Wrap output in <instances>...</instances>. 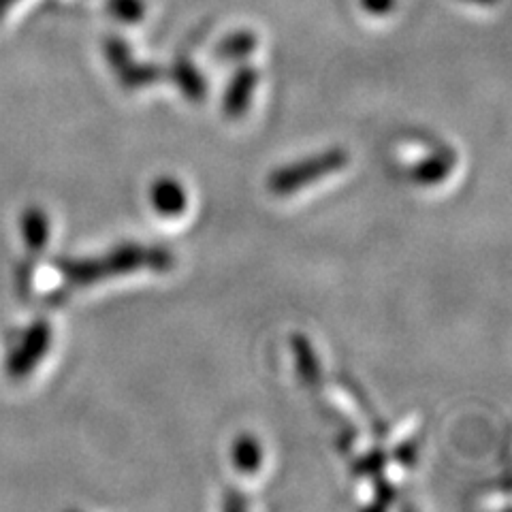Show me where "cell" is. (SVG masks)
Wrapping results in <instances>:
<instances>
[{"mask_svg":"<svg viewBox=\"0 0 512 512\" xmlns=\"http://www.w3.org/2000/svg\"><path fill=\"white\" fill-rule=\"evenodd\" d=\"M62 278L69 284L82 286L94 284L99 280L111 276H124L131 274L135 269H169L173 267V254L163 248H143V246H122L114 252H109L103 259H86V261H73V259H60L56 261Z\"/></svg>","mask_w":512,"mask_h":512,"instance_id":"6da1fadb","label":"cell"},{"mask_svg":"<svg viewBox=\"0 0 512 512\" xmlns=\"http://www.w3.org/2000/svg\"><path fill=\"white\" fill-rule=\"evenodd\" d=\"M346 163H348V154L344 150H331V152H325L323 156L299 160V163L288 165L271 175L269 190L276 192V195H291V192L299 190L301 186L312 184L320 178H325V175L346 167Z\"/></svg>","mask_w":512,"mask_h":512,"instance_id":"7a4b0ae2","label":"cell"},{"mask_svg":"<svg viewBox=\"0 0 512 512\" xmlns=\"http://www.w3.org/2000/svg\"><path fill=\"white\" fill-rule=\"evenodd\" d=\"M52 346V327L47 320L32 323L15 344L7 357V374L13 380H24L37 370L47 350Z\"/></svg>","mask_w":512,"mask_h":512,"instance_id":"3957f363","label":"cell"},{"mask_svg":"<svg viewBox=\"0 0 512 512\" xmlns=\"http://www.w3.org/2000/svg\"><path fill=\"white\" fill-rule=\"evenodd\" d=\"M107 58L126 88H141L143 84L156 82L160 77V71L156 67H139V64L135 67L131 50H128V45L122 39L107 41Z\"/></svg>","mask_w":512,"mask_h":512,"instance_id":"277c9868","label":"cell"},{"mask_svg":"<svg viewBox=\"0 0 512 512\" xmlns=\"http://www.w3.org/2000/svg\"><path fill=\"white\" fill-rule=\"evenodd\" d=\"M150 201L160 216L173 218L186 212L188 195L184 186L175 178H160L150 188Z\"/></svg>","mask_w":512,"mask_h":512,"instance_id":"5b68a950","label":"cell"},{"mask_svg":"<svg viewBox=\"0 0 512 512\" xmlns=\"http://www.w3.org/2000/svg\"><path fill=\"white\" fill-rule=\"evenodd\" d=\"M256 82H259V73L250 67H244L233 77L227 96H224V111H227V116L237 118L246 114Z\"/></svg>","mask_w":512,"mask_h":512,"instance_id":"8992f818","label":"cell"},{"mask_svg":"<svg viewBox=\"0 0 512 512\" xmlns=\"http://www.w3.org/2000/svg\"><path fill=\"white\" fill-rule=\"evenodd\" d=\"M22 233L28 250L41 252L50 237V218L41 210V207L32 205L22 216Z\"/></svg>","mask_w":512,"mask_h":512,"instance_id":"52a82bcc","label":"cell"},{"mask_svg":"<svg viewBox=\"0 0 512 512\" xmlns=\"http://www.w3.org/2000/svg\"><path fill=\"white\" fill-rule=\"evenodd\" d=\"M231 459H233V466L244 472V474H252L261 468L263 463V448L254 436L244 434L239 436L231 448Z\"/></svg>","mask_w":512,"mask_h":512,"instance_id":"ba28073f","label":"cell"},{"mask_svg":"<svg viewBox=\"0 0 512 512\" xmlns=\"http://www.w3.org/2000/svg\"><path fill=\"white\" fill-rule=\"evenodd\" d=\"M254 47H256V37L252 32H233L231 37H227L216 47V56L222 60H239V58L250 56Z\"/></svg>","mask_w":512,"mask_h":512,"instance_id":"9c48e42d","label":"cell"},{"mask_svg":"<svg viewBox=\"0 0 512 512\" xmlns=\"http://www.w3.org/2000/svg\"><path fill=\"white\" fill-rule=\"evenodd\" d=\"M173 77H175V82H178V86L182 88V92L186 96H190V99H195V101L203 99V94L207 92L205 82L199 75V71L192 67L190 62H180L178 67L173 69Z\"/></svg>","mask_w":512,"mask_h":512,"instance_id":"30bf717a","label":"cell"},{"mask_svg":"<svg viewBox=\"0 0 512 512\" xmlns=\"http://www.w3.org/2000/svg\"><path fill=\"white\" fill-rule=\"evenodd\" d=\"M451 165H453V156L451 158L436 156V158L423 160L421 165H416L412 175H414V180L421 184H438L446 178L448 171H451Z\"/></svg>","mask_w":512,"mask_h":512,"instance_id":"8fae6325","label":"cell"},{"mask_svg":"<svg viewBox=\"0 0 512 512\" xmlns=\"http://www.w3.org/2000/svg\"><path fill=\"white\" fill-rule=\"evenodd\" d=\"M295 352H297V363H299V374L308 384L318 382V361L314 357V350L306 338L297 335L295 338Z\"/></svg>","mask_w":512,"mask_h":512,"instance_id":"7c38bea8","label":"cell"},{"mask_svg":"<svg viewBox=\"0 0 512 512\" xmlns=\"http://www.w3.org/2000/svg\"><path fill=\"white\" fill-rule=\"evenodd\" d=\"M107 9L116 20L126 24L141 22L143 13H146V7H143L141 0H109Z\"/></svg>","mask_w":512,"mask_h":512,"instance_id":"4fadbf2b","label":"cell"},{"mask_svg":"<svg viewBox=\"0 0 512 512\" xmlns=\"http://www.w3.org/2000/svg\"><path fill=\"white\" fill-rule=\"evenodd\" d=\"M361 7L372 15H387L395 9V0H361Z\"/></svg>","mask_w":512,"mask_h":512,"instance_id":"5bb4252c","label":"cell"},{"mask_svg":"<svg viewBox=\"0 0 512 512\" xmlns=\"http://www.w3.org/2000/svg\"><path fill=\"white\" fill-rule=\"evenodd\" d=\"M468 3H476V5H495V3H498V0H468Z\"/></svg>","mask_w":512,"mask_h":512,"instance_id":"9a60e30c","label":"cell"},{"mask_svg":"<svg viewBox=\"0 0 512 512\" xmlns=\"http://www.w3.org/2000/svg\"><path fill=\"white\" fill-rule=\"evenodd\" d=\"M11 3H13V0H0V13H3Z\"/></svg>","mask_w":512,"mask_h":512,"instance_id":"2e32d148","label":"cell"}]
</instances>
